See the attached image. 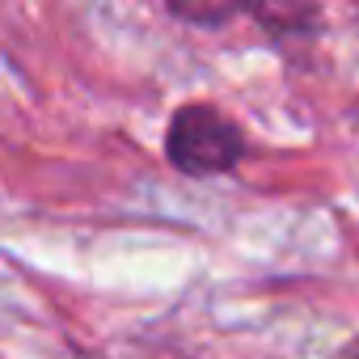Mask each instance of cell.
Returning a JSON list of instances; mask_svg holds the SVG:
<instances>
[{
    "label": "cell",
    "instance_id": "7a4b0ae2",
    "mask_svg": "<svg viewBox=\"0 0 359 359\" xmlns=\"http://www.w3.org/2000/svg\"><path fill=\"white\" fill-rule=\"evenodd\" d=\"M250 18H258L266 30H300L313 18V0H245Z\"/></svg>",
    "mask_w": 359,
    "mask_h": 359
},
{
    "label": "cell",
    "instance_id": "6da1fadb",
    "mask_svg": "<svg viewBox=\"0 0 359 359\" xmlns=\"http://www.w3.org/2000/svg\"><path fill=\"white\" fill-rule=\"evenodd\" d=\"M165 152L169 161L191 173V177H212L224 173L241 161L245 140L237 131L233 118H224L216 106H182L169 118V135H165Z\"/></svg>",
    "mask_w": 359,
    "mask_h": 359
},
{
    "label": "cell",
    "instance_id": "3957f363",
    "mask_svg": "<svg viewBox=\"0 0 359 359\" xmlns=\"http://www.w3.org/2000/svg\"><path fill=\"white\" fill-rule=\"evenodd\" d=\"M165 5L173 18H182L191 26H220L245 9V0H165Z\"/></svg>",
    "mask_w": 359,
    "mask_h": 359
}]
</instances>
